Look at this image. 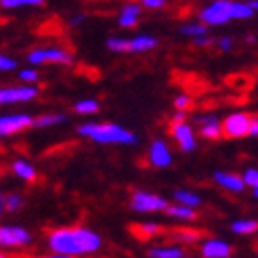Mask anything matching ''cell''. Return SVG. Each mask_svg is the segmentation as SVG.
I'll return each instance as SVG.
<instances>
[{"label": "cell", "mask_w": 258, "mask_h": 258, "mask_svg": "<svg viewBox=\"0 0 258 258\" xmlns=\"http://www.w3.org/2000/svg\"><path fill=\"white\" fill-rule=\"evenodd\" d=\"M105 241L101 233L86 225H70L57 227L46 233V248L48 252L66 254L72 258H88L103 250Z\"/></svg>", "instance_id": "1"}, {"label": "cell", "mask_w": 258, "mask_h": 258, "mask_svg": "<svg viewBox=\"0 0 258 258\" xmlns=\"http://www.w3.org/2000/svg\"><path fill=\"white\" fill-rule=\"evenodd\" d=\"M254 15L256 13L246 5V0H212L198 13L200 23L208 28H218L231 21H246Z\"/></svg>", "instance_id": "2"}, {"label": "cell", "mask_w": 258, "mask_h": 258, "mask_svg": "<svg viewBox=\"0 0 258 258\" xmlns=\"http://www.w3.org/2000/svg\"><path fill=\"white\" fill-rule=\"evenodd\" d=\"M78 135L93 141L97 145H120L133 147L139 143V137L122 124L115 122H84L78 126Z\"/></svg>", "instance_id": "3"}, {"label": "cell", "mask_w": 258, "mask_h": 258, "mask_svg": "<svg viewBox=\"0 0 258 258\" xmlns=\"http://www.w3.org/2000/svg\"><path fill=\"white\" fill-rule=\"evenodd\" d=\"M34 246V233L15 223H0V250L3 252H23Z\"/></svg>", "instance_id": "4"}, {"label": "cell", "mask_w": 258, "mask_h": 258, "mask_svg": "<svg viewBox=\"0 0 258 258\" xmlns=\"http://www.w3.org/2000/svg\"><path fill=\"white\" fill-rule=\"evenodd\" d=\"M160 40L151 34H137L131 38L122 36H109L105 40V46L111 53H149V50L158 48Z\"/></svg>", "instance_id": "5"}, {"label": "cell", "mask_w": 258, "mask_h": 258, "mask_svg": "<svg viewBox=\"0 0 258 258\" xmlns=\"http://www.w3.org/2000/svg\"><path fill=\"white\" fill-rule=\"evenodd\" d=\"M131 210L137 212V214H160L166 210L168 206V200L160 193H153V191H147V189H135L131 193Z\"/></svg>", "instance_id": "6"}, {"label": "cell", "mask_w": 258, "mask_h": 258, "mask_svg": "<svg viewBox=\"0 0 258 258\" xmlns=\"http://www.w3.org/2000/svg\"><path fill=\"white\" fill-rule=\"evenodd\" d=\"M28 61L30 66H44V63H57V66H72L74 63V55L70 53L68 48L61 46H40L34 48L28 53Z\"/></svg>", "instance_id": "7"}, {"label": "cell", "mask_w": 258, "mask_h": 258, "mask_svg": "<svg viewBox=\"0 0 258 258\" xmlns=\"http://www.w3.org/2000/svg\"><path fill=\"white\" fill-rule=\"evenodd\" d=\"M34 128V115L25 113V111H17V113H5L0 115V141L21 135L25 131Z\"/></svg>", "instance_id": "8"}, {"label": "cell", "mask_w": 258, "mask_h": 258, "mask_svg": "<svg viewBox=\"0 0 258 258\" xmlns=\"http://www.w3.org/2000/svg\"><path fill=\"white\" fill-rule=\"evenodd\" d=\"M40 88L36 84L23 86H0V105H15V103H30L38 99Z\"/></svg>", "instance_id": "9"}, {"label": "cell", "mask_w": 258, "mask_h": 258, "mask_svg": "<svg viewBox=\"0 0 258 258\" xmlns=\"http://www.w3.org/2000/svg\"><path fill=\"white\" fill-rule=\"evenodd\" d=\"M200 258H233V243L221 237H206L198 243Z\"/></svg>", "instance_id": "10"}, {"label": "cell", "mask_w": 258, "mask_h": 258, "mask_svg": "<svg viewBox=\"0 0 258 258\" xmlns=\"http://www.w3.org/2000/svg\"><path fill=\"white\" fill-rule=\"evenodd\" d=\"M252 115L246 111H233L221 122L223 135L229 139H246L248 137V128H250Z\"/></svg>", "instance_id": "11"}, {"label": "cell", "mask_w": 258, "mask_h": 258, "mask_svg": "<svg viewBox=\"0 0 258 258\" xmlns=\"http://www.w3.org/2000/svg\"><path fill=\"white\" fill-rule=\"evenodd\" d=\"M147 162L158 170H164V168H170L174 158H172V149L170 145L166 143L164 139H153L149 143V149H147Z\"/></svg>", "instance_id": "12"}, {"label": "cell", "mask_w": 258, "mask_h": 258, "mask_svg": "<svg viewBox=\"0 0 258 258\" xmlns=\"http://www.w3.org/2000/svg\"><path fill=\"white\" fill-rule=\"evenodd\" d=\"M170 135L176 141L178 149L183 153H193L198 149V135L193 131V126L189 122H172Z\"/></svg>", "instance_id": "13"}, {"label": "cell", "mask_w": 258, "mask_h": 258, "mask_svg": "<svg viewBox=\"0 0 258 258\" xmlns=\"http://www.w3.org/2000/svg\"><path fill=\"white\" fill-rule=\"evenodd\" d=\"M212 178H214V183H216L218 187H221L223 191L233 193V196H241V193L246 191V185H243L241 176H239V174H235V172H229V170H216V172L212 174Z\"/></svg>", "instance_id": "14"}, {"label": "cell", "mask_w": 258, "mask_h": 258, "mask_svg": "<svg viewBox=\"0 0 258 258\" xmlns=\"http://www.w3.org/2000/svg\"><path fill=\"white\" fill-rule=\"evenodd\" d=\"M196 124L200 128V135L208 141H218L223 137V128H221V120L214 113H206V115H198Z\"/></svg>", "instance_id": "15"}, {"label": "cell", "mask_w": 258, "mask_h": 258, "mask_svg": "<svg viewBox=\"0 0 258 258\" xmlns=\"http://www.w3.org/2000/svg\"><path fill=\"white\" fill-rule=\"evenodd\" d=\"M11 172L15 174L19 180H23V183H36V178H38L36 166H34L30 160H25V158L13 160V164H11Z\"/></svg>", "instance_id": "16"}, {"label": "cell", "mask_w": 258, "mask_h": 258, "mask_svg": "<svg viewBox=\"0 0 258 258\" xmlns=\"http://www.w3.org/2000/svg\"><path fill=\"white\" fill-rule=\"evenodd\" d=\"M164 214L172 218V221H178V223H196L198 221V210L189 208V206H180V204H168L166 206Z\"/></svg>", "instance_id": "17"}, {"label": "cell", "mask_w": 258, "mask_h": 258, "mask_svg": "<svg viewBox=\"0 0 258 258\" xmlns=\"http://www.w3.org/2000/svg\"><path fill=\"white\" fill-rule=\"evenodd\" d=\"M187 250L176 243H162V246H151L147 250V258H183Z\"/></svg>", "instance_id": "18"}, {"label": "cell", "mask_w": 258, "mask_h": 258, "mask_svg": "<svg viewBox=\"0 0 258 258\" xmlns=\"http://www.w3.org/2000/svg\"><path fill=\"white\" fill-rule=\"evenodd\" d=\"M172 198H174V204L189 206V208H193V210H198L204 206V198L200 196V193L191 191V189H174Z\"/></svg>", "instance_id": "19"}, {"label": "cell", "mask_w": 258, "mask_h": 258, "mask_svg": "<svg viewBox=\"0 0 258 258\" xmlns=\"http://www.w3.org/2000/svg\"><path fill=\"white\" fill-rule=\"evenodd\" d=\"M170 239H172V243H176V246L185 248V246H198L202 235L196 229H176L170 233Z\"/></svg>", "instance_id": "20"}, {"label": "cell", "mask_w": 258, "mask_h": 258, "mask_svg": "<svg viewBox=\"0 0 258 258\" xmlns=\"http://www.w3.org/2000/svg\"><path fill=\"white\" fill-rule=\"evenodd\" d=\"M231 231H233L235 235H254L258 231V221L256 218H237V221L231 223Z\"/></svg>", "instance_id": "21"}, {"label": "cell", "mask_w": 258, "mask_h": 258, "mask_svg": "<svg viewBox=\"0 0 258 258\" xmlns=\"http://www.w3.org/2000/svg\"><path fill=\"white\" fill-rule=\"evenodd\" d=\"M68 120L66 113H42L34 118V126L36 128H53V126H59Z\"/></svg>", "instance_id": "22"}, {"label": "cell", "mask_w": 258, "mask_h": 258, "mask_svg": "<svg viewBox=\"0 0 258 258\" xmlns=\"http://www.w3.org/2000/svg\"><path fill=\"white\" fill-rule=\"evenodd\" d=\"M208 25H204V23H200V21H189V23H183L178 28V34L180 36H187V38H198V36H206L208 34Z\"/></svg>", "instance_id": "23"}, {"label": "cell", "mask_w": 258, "mask_h": 258, "mask_svg": "<svg viewBox=\"0 0 258 258\" xmlns=\"http://www.w3.org/2000/svg\"><path fill=\"white\" fill-rule=\"evenodd\" d=\"M101 109V103L97 99H80L74 103V111L78 115H95Z\"/></svg>", "instance_id": "24"}, {"label": "cell", "mask_w": 258, "mask_h": 258, "mask_svg": "<svg viewBox=\"0 0 258 258\" xmlns=\"http://www.w3.org/2000/svg\"><path fill=\"white\" fill-rule=\"evenodd\" d=\"M23 204H25V200H23L21 193H17V191L5 193V212H9V214H17V212L23 208Z\"/></svg>", "instance_id": "25"}, {"label": "cell", "mask_w": 258, "mask_h": 258, "mask_svg": "<svg viewBox=\"0 0 258 258\" xmlns=\"http://www.w3.org/2000/svg\"><path fill=\"white\" fill-rule=\"evenodd\" d=\"M46 0H0V9L5 11H17L28 7H44Z\"/></svg>", "instance_id": "26"}, {"label": "cell", "mask_w": 258, "mask_h": 258, "mask_svg": "<svg viewBox=\"0 0 258 258\" xmlns=\"http://www.w3.org/2000/svg\"><path fill=\"white\" fill-rule=\"evenodd\" d=\"M137 233L143 237V239H149V237H156V235H160L162 233V225H158V223H151V221H147V223H141V225H137Z\"/></svg>", "instance_id": "27"}, {"label": "cell", "mask_w": 258, "mask_h": 258, "mask_svg": "<svg viewBox=\"0 0 258 258\" xmlns=\"http://www.w3.org/2000/svg\"><path fill=\"white\" fill-rule=\"evenodd\" d=\"M243 185H246V189H252V191H258V168L256 166H250V168L243 170V174H239Z\"/></svg>", "instance_id": "28"}, {"label": "cell", "mask_w": 258, "mask_h": 258, "mask_svg": "<svg viewBox=\"0 0 258 258\" xmlns=\"http://www.w3.org/2000/svg\"><path fill=\"white\" fill-rule=\"evenodd\" d=\"M38 80H40V74H38V70L34 68H25L19 72V82L21 84H36Z\"/></svg>", "instance_id": "29"}, {"label": "cell", "mask_w": 258, "mask_h": 258, "mask_svg": "<svg viewBox=\"0 0 258 258\" xmlns=\"http://www.w3.org/2000/svg\"><path fill=\"white\" fill-rule=\"evenodd\" d=\"M13 70H17V59H13L11 55L0 53V74H9Z\"/></svg>", "instance_id": "30"}, {"label": "cell", "mask_w": 258, "mask_h": 258, "mask_svg": "<svg viewBox=\"0 0 258 258\" xmlns=\"http://www.w3.org/2000/svg\"><path fill=\"white\" fill-rule=\"evenodd\" d=\"M141 11H143V7H141L139 3H124V5H122V9H120V15L141 17Z\"/></svg>", "instance_id": "31"}, {"label": "cell", "mask_w": 258, "mask_h": 258, "mask_svg": "<svg viewBox=\"0 0 258 258\" xmlns=\"http://www.w3.org/2000/svg\"><path fill=\"white\" fill-rule=\"evenodd\" d=\"M214 44L218 46V50H221V53H231V50H233V46H235V40H233L231 36H223V38H218Z\"/></svg>", "instance_id": "32"}, {"label": "cell", "mask_w": 258, "mask_h": 258, "mask_svg": "<svg viewBox=\"0 0 258 258\" xmlns=\"http://www.w3.org/2000/svg\"><path fill=\"white\" fill-rule=\"evenodd\" d=\"M139 5L143 9H149V11H160L168 5V0H139Z\"/></svg>", "instance_id": "33"}, {"label": "cell", "mask_w": 258, "mask_h": 258, "mask_svg": "<svg viewBox=\"0 0 258 258\" xmlns=\"http://www.w3.org/2000/svg\"><path fill=\"white\" fill-rule=\"evenodd\" d=\"M174 107H176V109L187 111V109L191 107V97H189V95H185V93L176 95V97H174Z\"/></svg>", "instance_id": "34"}, {"label": "cell", "mask_w": 258, "mask_h": 258, "mask_svg": "<svg viewBox=\"0 0 258 258\" xmlns=\"http://www.w3.org/2000/svg\"><path fill=\"white\" fill-rule=\"evenodd\" d=\"M137 23H139V17H131V15H120L118 17V25H120V28H124V30L135 28Z\"/></svg>", "instance_id": "35"}, {"label": "cell", "mask_w": 258, "mask_h": 258, "mask_svg": "<svg viewBox=\"0 0 258 258\" xmlns=\"http://www.w3.org/2000/svg\"><path fill=\"white\" fill-rule=\"evenodd\" d=\"M193 44H196V46H210V44H214V40H212L210 34H206V36L193 38Z\"/></svg>", "instance_id": "36"}, {"label": "cell", "mask_w": 258, "mask_h": 258, "mask_svg": "<svg viewBox=\"0 0 258 258\" xmlns=\"http://www.w3.org/2000/svg\"><path fill=\"white\" fill-rule=\"evenodd\" d=\"M248 137H252V139H256V137H258V118H256V115H252V120H250Z\"/></svg>", "instance_id": "37"}, {"label": "cell", "mask_w": 258, "mask_h": 258, "mask_svg": "<svg viewBox=\"0 0 258 258\" xmlns=\"http://www.w3.org/2000/svg\"><path fill=\"white\" fill-rule=\"evenodd\" d=\"M84 19H86L84 13H78V15H74V17L70 19V25H72V28H78V25L84 23Z\"/></svg>", "instance_id": "38"}, {"label": "cell", "mask_w": 258, "mask_h": 258, "mask_svg": "<svg viewBox=\"0 0 258 258\" xmlns=\"http://www.w3.org/2000/svg\"><path fill=\"white\" fill-rule=\"evenodd\" d=\"M185 120H187V111L176 109V111L172 113V122H185Z\"/></svg>", "instance_id": "39"}, {"label": "cell", "mask_w": 258, "mask_h": 258, "mask_svg": "<svg viewBox=\"0 0 258 258\" xmlns=\"http://www.w3.org/2000/svg\"><path fill=\"white\" fill-rule=\"evenodd\" d=\"M7 212H5V193L0 191V218H3Z\"/></svg>", "instance_id": "40"}, {"label": "cell", "mask_w": 258, "mask_h": 258, "mask_svg": "<svg viewBox=\"0 0 258 258\" xmlns=\"http://www.w3.org/2000/svg\"><path fill=\"white\" fill-rule=\"evenodd\" d=\"M42 258H72V256H66V254H57V252H48V254H44Z\"/></svg>", "instance_id": "41"}, {"label": "cell", "mask_w": 258, "mask_h": 258, "mask_svg": "<svg viewBox=\"0 0 258 258\" xmlns=\"http://www.w3.org/2000/svg\"><path fill=\"white\" fill-rule=\"evenodd\" d=\"M246 5H248V7H250L254 13L258 11V0H246Z\"/></svg>", "instance_id": "42"}, {"label": "cell", "mask_w": 258, "mask_h": 258, "mask_svg": "<svg viewBox=\"0 0 258 258\" xmlns=\"http://www.w3.org/2000/svg\"><path fill=\"white\" fill-rule=\"evenodd\" d=\"M0 258H11V256H9L7 252H3V250H0Z\"/></svg>", "instance_id": "43"}, {"label": "cell", "mask_w": 258, "mask_h": 258, "mask_svg": "<svg viewBox=\"0 0 258 258\" xmlns=\"http://www.w3.org/2000/svg\"><path fill=\"white\" fill-rule=\"evenodd\" d=\"M183 258H193V256H187V254H185V256H183Z\"/></svg>", "instance_id": "44"}]
</instances>
